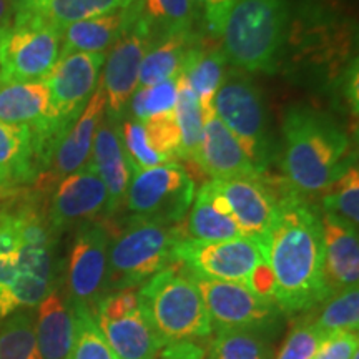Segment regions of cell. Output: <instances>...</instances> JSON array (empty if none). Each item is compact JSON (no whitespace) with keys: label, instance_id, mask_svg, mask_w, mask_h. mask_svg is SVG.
Listing matches in <instances>:
<instances>
[{"label":"cell","instance_id":"40","mask_svg":"<svg viewBox=\"0 0 359 359\" xmlns=\"http://www.w3.org/2000/svg\"><path fill=\"white\" fill-rule=\"evenodd\" d=\"M195 19L200 17L210 37L222 39L224 22L228 19L235 0H190Z\"/></svg>","mask_w":359,"mask_h":359},{"label":"cell","instance_id":"10","mask_svg":"<svg viewBox=\"0 0 359 359\" xmlns=\"http://www.w3.org/2000/svg\"><path fill=\"white\" fill-rule=\"evenodd\" d=\"M92 314L118 359L158 358L163 344L143 311L137 290L103 294Z\"/></svg>","mask_w":359,"mask_h":359},{"label":"cell","instance_id":"11","mask_svg":"<svg viewBox=\"0 0 359 359\" xmlns=\"http://www.w3.org/2000/svg\"><path fill=\"white\" fill-rule=\"evenodd\" d=\"M137 2V0H135ZM130 6V20L120 39L111 45L102 70V87L107 98V114L115 122L122 120L130 98L138 88L143 57L155 43L150 30L137 12V4Z\"/></svg>","mask_w":359,"mask_h":359},{"label":"cell","instance_id":"29","mask_svg":"<svg viewBox=\"0 0 359 359\" xmlns=\"http://www.w3.org/2000/svg\"><path fill=\"white\" fill-rule=\"evenodd\" d=\"M138 17L156 40L193 32L195 13L190 0H137Z\"/></svg>","mask_w":359,"mask_h":359},{"label":"cell","instance_id":"22","mask_svg":"<svg viewBox=\"0 0 359 359\" xmlns=\"http://www.w3.org/2000/svg\"><path fill=\"white\" fill-rule=\"evenodd\" d=\"M39 173L40 158L32 130L0 122V195L35 182Z\"/></svg>","mask_w":359,"mask_h":359},{"label":"cell","instance_id":"12","mask_svg":"<svg viewBox=\"0 0 359 359\" xmlns=\"http://www.w3.org/2000/svg\"><path fill=\"white\" fill-rule=\"evenodd\" d=\"M223 212L230 217L241 235L259 241L273 226L280 212L281 191H276L262 175L208 180Z\"/></svg>","mask_w":359,"mask_h":359},{"label":"cell","instance_id":"24","mask_svg":"<svg viewBox=\"0 0 359 359\" xmlns=\"http://www.w3.org/2000/svg\"><path fill=\"white\" fill-rule=\"evenodd\" d=\"M180 240L224 241L240 238V228L223 212L208 182H205L193 198L187 217L178 223Z\"/></svg>","mask_w":359,"mask_h":359},{"label":"cell","instance_id":"26","mask_svg":"<svg viewBox=\"0 0 359 359\" xmlns=\"http://www.w3.org/2000/svg\"><path fill=\"white\" fill-rule=\"evenodd\" d=\"M195 35L177 34L156 40L143 57L138 87H151L182 75L190 52L195 48Z\"/></svg>","mask_w":359,"mask_h":359},{"label":"cell","instance_id":"32","mask_svg":"<svg viewBox=\"0 0 359 359\" xmlns=\"http://www.w3.org/2000/svg\"><path fill=\"white\" fill-rule=\"evenodd\" d=\"M0 359H42L35 318L29 311H20L0 326Z\"/></svg>","mask_w":359,"mask_h":359},{"label":"cell","instance_id":"28","mask_svg":"<svg viewBox=\"0 0 359 359\" xmlns=\"http://www.w3.org/2000/svg\"><path fill=\"white\" fill-rule=\"evenodd\" d=\"M271 331L218 327L205 359H273Z\"/></svg>","mask_w":359,"mask_h":359},{"label":"cell","instance_id":"25","mask_svg":"<svg viewBox=\"0 0 359 359\" xmlns=\"http://www.w3.org/2000/svg\"><path fill=\"white\" fill-rule=\"evenodd\" d=\"M130 20V7L116 11L109 15L95 17L67 25L62 30L60 57L75 52L107 53L111 48Z\"/></svg>","mask_w":359,"mask_h":359},{"label":"cell","instance_id":"34","mask_svg":"<svg viewBox=\"0 0 359 359\" xmlns=\"http://www.w3.org/2000/svg\"><path fill=\"white\" fill-rule=\"evenodd\" d=\"M178 79H170L165 82L151 85V87L137 88L133 97L130 98V116L135 120L156 118L175 114V107L178 100Z\"/></svg>","mask_w":359,"mask_h":359},{"label":"cell","instance_id":"6","mask_svg":"<svg viewBox=\"0 0 359 359\" xmlns=\"http://www.w3.org/2000/svg\"><path fill=\"white\" fill-rule=\"evenodd\" d=\"M173 259L191 275L241 283L259 296L273 299L271 273L264 263L259 241L253 238L240 236L224 241L178 240Z\"/></svg>","mask_w":359,"mask_h":359},{"label":"cell","instance_id":"31","mask_svg":"<svg viewBox=\"0 0 359 359\" xmlns=\"http://www.w3.org/2000/svg\"><path fill=\"white\" fill-rule=\"evenodd\" d=\"M173 116L180 133L178 158L190 161L193 165L198 155L201 135H203V111L183 75H180L178 79V100Z\"/></svg>","mask_w":359,"mask_h":359},{"label":"cell","instance_id":"35","mask_svg":"<svg viewBox=\"0 0 359 359\" xmlns=\"http://www.w3.org/2000/svg\"><path fill=\"white\" fill-rule=\"evenodd\" d=\"M75 334L65 359H118L103 338L92 311L74 308Z\"/></svg>","mask_w":359,"mask_h":359},{"label":"cell","instance_id":"36","mask_svg":"<svg viewBox=\"0 0 359 359\" xmlns=\"http://www.w3.org/2000/svg\"><path fill=\"white\" fill-rule=\"evenodd\" d=\"M325 212L358 228L359 223V172L351 167L325 191Z\"/></svg>","mask_w":359,"mask_h":359},{"label":"cell","instance_id":"38","mask_svg":"<svg viewBox=\"0 0 359 359\" xmlns=\"http://www.w3.org/2000/svg\"><path fill=\"white\" fill-rule=\"evenodd\" d=\"M147 140L165 161H175L180 154V133L175 123V116H156L143 122Z\"/></svg>","mask_w":359,"mask_h":359},{"label":"cell","instance_id":"17","mask_svg":"<svg viewBox=\"0 0 359 359\" xmlns=\"http://www.w3.org/2000/svg\"><path fill=\"white\" fill-rule=\"evenodd\" d=\"M107 53L75 52L58 58L47 79L52 105L62 130L70 127L82 114L102 82Z\"/></svg>","mask_w":359,"mask_h":359},{"label":"cell","instance_id":"16","mask_svg":"<svg viewBox=\"0 0 359 359\" xmlns=\"http://www.w3.org/2000/svg\"><path fill=\"white\" fill-rule=\"evenodd\" d=\"M107 110V98L103 92L102 82L93 97L90 98L79 118L60 135L52 154L48 156L47 165L34 182V191L48 193L69 175L79 172L88 163L92 155L93 138Z\"/></svg>","mask_w":359,"mask_h":359},{"label":"cell","instance_id":"19","mask_svg":"<svg viewBox=\"0 0 359 359\" xmlns=\"http://www.w3.org/2000/svg\"><path fill=\"white\" fill-rule=\"evenodd\" d=\"M323 226V268L330 298L339 291L358 286L359 243L358 228L334 215L321 217Z\"/></svg>","mask_w":359,"mask_h":359},{"label":"cell","instance_id":"13","mask_svg":"<svg viewBox=\"0 0 359 359\" xmlns=\"http://www.w3.org/2000/svg\"><path fill=\"white\" fill-rule=\"evenodd\" d=\"M109 246L110 224L107 222L79 228L67 266V302L72 308L93 313L98 299L105 294Z\"/></svg>","mask_w":359,"mask_h":359},{"label":"cell","instance_id":"2","mask_svg":"<svg viewBox=\"0 0 359 359\" xmlns=\"http://www.w3.org/2000/svg\"><path fill=\"white\" fill-rule=\"evenodd\" d=\"M281 168L286 185L302 198L325 193L351 168L346 132L321 111L290 109L283 120Z\"/></svg>","mask_w":359,"mask_h":359},{"label":"cell","instance_id":"41","mask_svg":"<svg viewBox=\"0 0 359 359\" xmlns=\"http://www.w3.org/2000/svg\"><path fill=\"white\" fill-rule=\"evenodd\" d=\"M359 348L358 333H334L323 341L313 359H353Z\"/></svg>","mask_w":359,"mask_h":359},{"label":"cell","instance_id":"15","mask_svg":"<svg viewBox=\"0 0 359 359\" xmlns=\"http://www.w3.org/2000/svg\"><path fill=\"white\" fill-rule=\"evenodd\" d=\"M0 122L25 125L32 130L40 158V172L64 130L52 105L50 90L43 82L0 83Z\"/></svg>","mask_w":359,"mask_h":359},{"label":"cell","instance_id":"30","mask_svg":"<svg viewBox=\"0 0 359 359\" xmlns=\"http://www.w3.org/2000/svg\"><path fill=\"white\" fill-rule=\"evenodd\" d=\"M133 2L135 0H42L35 13L62 32L67 25L109 15L130 7Z\"/></svg>","mask_w":359,"mask_h":359},{"label":"cell","instance_id":"44","mask_svg":"<svg viewBox=\"0 0 359 359\" xmlns=\"http://www.w3.org/2000/svg\"><path fill=\"white\" fill-rule=\"evenodd\" d=\"M15 13H27V12H37L42 0H8Z\"/></svg>","mask_w":359,"mask_h":359},{"label":"cell","instance_id":"21","mask_svg":"<svg viewBox=\"0 0 359 359\" xmlns=\"http://www.w3.org/2000/svg\"><path fill=\"white\" fill-rule=\"evenodd\" d=\"M193 165L206 177H210V180L262 175L251 165L243 148L228 132L215 111L203 115V135H201L198 155Z\"/></svg>","mask_w":359,"mask_h":359},{"label":"cell","instance_id":"20","mask_svg":"<svg viewBox=\"0 0 359 359\" xmlns=\"http://www.w3.org/2000/svg\"><path fill=\"white\" fill-rule=\"evenodd\" d=\"M88 165L102 178L107 193H109L107 213L114 215L125 203V195H127L130 180H132L133 167L125 154L118 127L107 111L98 123Z\"/></svg>","mask_w":359,"mask_h":359},{"label":"cell","instance_id":"5","mask_svg":"<svg viewBox=\"0 0 359 359\" xmlns=\"http://www.w3.org/2000/svg\"><path fill=\"white\" fill-rule=\"evenodd\" d=\"M142 308L161 344L210 338L213 323L191 275L172 263L138 290Z\"/></svg>","mask_w":359,"mask_h":359},{"label":"cell","instance_id":"3","mask_svg":"<svg viewBox=\"0 0 359 359\" xmlns=\"http://www.w3.org/2000/svg\"><path fill=\"white\" fill-rule=\"evenodd\" d=\"M288 0H235L222 34L228 64L273 74L285 43Z\"/></svg>","mask_w":359,"mask_h":359},{"label":"cell","instance_id":"43","mask_svg":"<svg viewBox=\"0 0 359 359\" xmlns=\"http://www.w3.org/2000/svg\"><path fill=\"white\" fill-rule=\"evenodd\" d=\"M13 17H15V12H13L11 2L0 0V34L12 25Z\"/></svg>","mask_w":359,"mask_h":359},{"label":"cell","instance_id":"7","mask_svg":"<svg viewBox=\"0 0 359 359\" xmlns=\"http://www.w3.org/2000/svg\"><path fill=\"white\" fill-rule=\"evenodd\" d=\"M62 34L39 13H15L0 34V83L42 82L60 58Z\"/></svg>","mask_w":359,"mask_h":359},{"label":"cell","instance_id":"1","mask_svg":"<svg viewBox=\"0 0 359 359\" xmlns=\"http://www.w3.org/2000/svg\"><path fill=\"white\" fill-rule=\"evenodd\" d=\"M281 313H304L330 298L323 268L321 218L306 200L283 188L280 212L259 240Z\"/></svg>","mask_w":359,"mask_h":359},{"label":"cell","instance_id":"33","mask_svg":"<svg viewBox=\"0 0 359 359\" xmlns=\"http://www.w3.org/2000/svg\"><path fill=\"white\" fill-rule=\"evenodd\" d=\"M326 336L334 333H358L359 290L358 286L339 291L327 298L318 320L314 321Z\"/></svg>","mask_w":359,"mask_h":359},{"label":"cell","instance_id":"39","mask_svg":"<svg viewBox=\"0 0 359 359\" xmlns=\"http://www.w3.org/2000/svg\"><path fill=\"white\" fill-rule=\"evenodd\" d=\"M326 338L314 323H302L286 338L276 359H313Z\"/></svg>","mask_w":359,"mask_h":359},{"label":"cell","instance_id":"23","mask_svg":"<svg viewBox=\"0 0 359 359\" xmlns=\"http://www.w3.org/2000/svg\"><path fill=\"white\" fill-rule=\"evenodd\" d=\"M35 333L42 359H65L75 334V313L64 294L53 290L39 304Z\"/></svg>","mask_w":359,"mask_h":359},{"label":"cell","instance_id":"9","mask_svg":"<svg viewBox=\"0 0 359 359\" xmlns=\"http://www.w3.org/2000/svg\"><path fill=\"white\" fill-rule=\"evenodd\" d=\"M195 198V182L177 161L151 168H133L125 205L133 217L178 224Z\"/></svg>","mask_w":359,"mask_h":359},{"label":"cell","instance_id":"14","mask_svg":"<svg viewBox=\"0 0 359 359\" xmlns=\"http://www.w3.org/2000/svg\"><path fill=\"white\" fill-rule=\"evenodd\" d=\"M191 280L200 291L213 327L275 330L281 311L271 298L259 296L241 283L206 280L195 275Z\"/></svg>","mask_w":359,"mask_h":359},{"label":"cell","instance_id":"27","mask_svg":"<svg viewBox=\"0 0 359 359\" xmlns=\"http://www.w3.org/2000/svg\"><path fill=\"white\" fill-rule=\"evenodd\" d=\"M226 57L222 48H205L195 45L188 55L182 75L195 93L203 115L212 114L217 90L223 82Z\"/></svg>","mask_w":359,"mask_h":359},{"label":"cell","instance_id":"8","mask_svg":"<svg viewBox=\"0 0 359 359\" xmlns=\"http://www.w3.org/2000/svg\"><path fill=\"white\" fill-rule=\"evenodd\" d=\"M215 114L222 120L258 173L271 160V140L264 103L257 85L245 75L228 72L213 100Z\"/></svg>","mask_w":359,"mask_h":359},{"label":"cell","instance_id":"37","mask_svg":"<svg viewBox=\"0 0 359 359\" xmlns=\"http://www.w3.org/2000/svg\"><path fill=\"white\" fill-rule=\"evenodd\" d=\"M116 127H118V135L125 148V154H127L133 168H151L156 165L168 163L158 154H155L154 148L150 147L147 140L145 127L140 120H135L132 116L122 118V123L116 125Z\"/></svg>","mask_w":359,"mask_h":359},{"label":"cell","instance_id":"4","mask_svg":"<svg viewBox=\"0 0 359 359\" xmlns=\"http://www.w3.org/2000/svg\"><path fill=\"white\" fill-rule=\"evenodd\" d=\"M178 224L156 218L132 217L122 228L110 226L105 294L137 290L175 263Z\"/></svg>","mask_w":359,"mask_h":359},{"label":"cell","instance_id":"42","mask_svg":"<svg viewBox=\"0 0 359 359\" xmlns=\"http://www.w3.org/2000/svg\"><path fill=\"white\" fill-rule=\"evenodd\" d=\"M161 359H205L206 348L196 344V341H180V343L165 344L160 349Z\"/></svg>","mask_w":359,"mask_h":359},{"label":"cell","instance_id":"18","mask_svg":"<svg viewBox=\"0 0 359 359\" xmlns=\"http://www.w3.org/2000/svg\"><path fill=\"white\" fill-rule=\"evenodd\" d=\"M53 190L47 213L55 235L97 222L109 206L107 188L88 163L65 177Z\"/></svg>","mask_w":359,"mask_h":359}]
</instances>
